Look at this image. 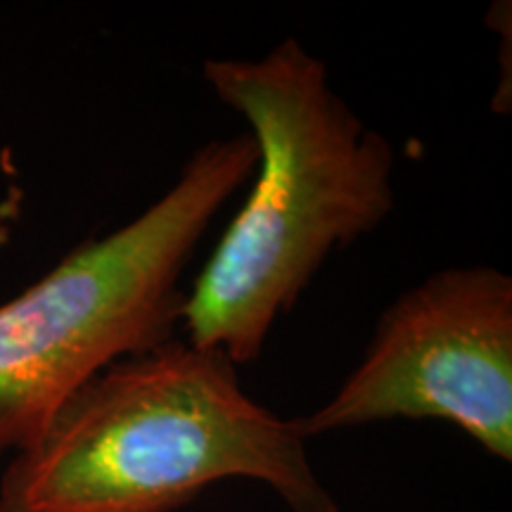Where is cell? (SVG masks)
Listing matches in <instances>:
<instances>
[{
    "mask_svg": "<svg viewBox=\"0 0 512 512\" xmlns=\"http://www.w3.org/2000/svg\"><path fill=\"white\" fill-rule=\"evenodd\" d=\"M446 420L512 460V278L456 266L401 292L330 401L297 418L306 439L384 420Z\"/></svg>",
    "mask_w": 512,
    "mask_h": 512,
    "instance_id": "277c9868",
    "label": "cell"
},
{
    "mask_svg": "<svg viewBox=\"0 0 512 512\" xmlns=\"http://www.w3.org/2000/svg\"><path fill=\"white\" fill-rule=\"evenodd\" d=\"M202 76L249 124L256 166L252 192L185 294L181 328L195 347L245 366L325 261L392 216L396 152L294 36L259 60H204Z\"/></svg>",
    "mask_w": 512,
    "mask_h": 512,
    "instance_id": "6da1fadb",
    "label": "cell"
},
{
    "mask_svg": "<svg viewBox=\"0 0 512 512\" xmlns=\"http://www.w3.org/2000/svg\"><path fill=\"white\" fill-rule=\"evenodd\" d=\"M226 351L174 337L83 384L0 477V512H176L249 479L292 512H339L297 418L254 401Z\"/></svg>",
    "mask_w": 512,
    "mask_h": 512,
    "instance_id": "7a4b0ae2",
    "label": "cell"
},
{
    "mask_svg": "<svg viewBox=\"0 0 512 512\" xmlns=\"http://www.w3.org/2000/svg\"><path fill=\"white\" fill-rule=\"evenodd\" d=\"M254 166L249 133L209 140L136 219L0 304V456L34 444L102 370L176 337L185 268Z\"/></svg>",
    "mask_w": 512,
    "mask_h": 512,
    "instance_id": "3957f363",
    "label": "cell"
}]
</instances>
